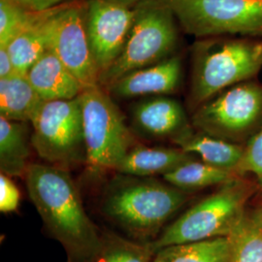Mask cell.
Wrapping results in <instances>:
<instances>
[{
  "label": "cell",
  "instance_id": "1",
  "mask_svg": "<svg viewBox=\"0 0 262 262\" xmlns=\"http://www.w3.org/2000/svg\"><path fill=\"white\" fill-rule=\"evenodd\" d=\"M26 179L33 205L49 233L64 248L68 259L92 262L101 232L86 215L68 171L51 164H30Z\"/></svg>",
  "mask_w": 262,
  "mask_h": 262
},
{
  "label": "cell",
  "instance_id": "2",
  "mask_svg": "<svg viewBox=\"0 0 262 262\" xmlns=\"http://www.w3.org/2000/svg\"><path fill=\"white\" fill-rule=\"evenodd\" d=\"M187 194L166 182L124 175L107 187L102 211L134 240L150 243L185 204Z\"/></svg>",
  "mask_w": 262,
  "mask_h": 262
},
{
  "label": "cell",
  "instance_id": "3",
  "mask_svg": "<svg viewBox=\"0 0 262 262\" xmlns=\"http://www.w3.org/2000/svg\"><path fill=\"white\" fill-rule=\"evenodd\" d=\"M191 56L189 101L197 108L226 89L258 75L262 69V39L202 38L193 44Z\"/></svg>",
  "mask_w": 262,
  "mask_h": 262
},
{
  "label": "cell",
  "instance_id": "4",
  "mask_svg": "<svg viewBox=\"0 0 262 262\" xmlns=\"http://www.w3.org/2000/svg\"><path fill=\"white\" fill-rule=\"evenodd\" d=\"M253 192V184L239 177L222 185L165 227L150 242L152 251L156 253L172 245L229 237L243 221Z\"/></svg>",
  "mask_w": 262,
  "mask_h": 262
},
{
  "label": "cell",
  "instance_id": "5",
  "mask_svg": "<svg viewBox=\"0 0 262 262\" xmlns=\"http://www.w3.org/2000/svg\"><path fill=\"white\" fill-rule=\"evenodd\" d=\"M179 27L174 13L162 0L139 4L122 53L100 76L99 85L108 88L122 76L176 55L180 40Z\"/></svg>",
  "mask_w": 262,
  "mask_h": 262
},
{
  "label": "cell",
  "instance_id": "6",
  "mask_svg": "<svg viewBox=\"0 0 262 262\" xmlns=\"http://www.w3.org/2000/svg\"><path fill=\"white\" fill-rule=\"evenodd\" d=\"M84 125L85 163L91 168L117 170L136 145L124 117L99 84L84 89L79 95Z\"/></svg>",
  "mask_w": 262,
  "mask_h": 262
},
{
  "label": "cell",
  "instance_id": "7",
  "mask_svg": "<svg viewBox=\"0 0 262 262\" xmlns=\"http://www.w3.org/2000/svg\"><path fill=\"white\" fill-rule=\"evenodd\" d=\"M180 28L197 39H262V0H162Z\"/></svg>",
  "mask_w": 262,
  "mask_h": 262
},
{
  "label": "cell",
  "instance_id": "8",
  "mask_svg": "<svg viewBox=\"0 0 262 262\" xmlns=\"http://www.w3.org/2000/svg\"><path fill=\"white\" fill-rule=\"evenodd\" d=\"M31 145L49 164L66 169L86 161L82 105L79 96L48 101L31 122Z\"/></svg>",
  "mask_w": 262,
  "mask_h": 262
},
{
  "label": "cell",
  "instance_id": "9",
  "mask_svg": "<svg viewBox=\"0 0 262 262\" xmlns=\"http://www.w3.org/2000/svg\"><path fill=\"white\" fill-rule=\"evenodd\" d=\"M191 122L221 139L242 138L262 122V84L250 80L226 89L197 107Z\"/></svg>",
  "mask_w": 262,
  "mask_h": 262
},
{
  "label": "cell",
  "instance_id": "10",
  "mask_svg": "<svg viewBox=\"0 0 262 262\" xmlns=\"http://www.w3.org/2000/svg\"><path fill=\"white\" fill-rule=\"evenodd\" d=\"M50 49L84 89L99 84L85 28V4L72 1L56 10L50 20Z\"/></svg>",
  "mask_w": 262,
  "mask_h": 262
},
{
  "label": "cell",
  "instance_id": "11",
  "mask_svg": "<svg viewBox=\"0 0 262 262\" xmlns=\"http://www.w3.org/2000/svg\"><path fill=\"white\" fill-rule=\"evenodd\" d=\"M138 5L128 6L107 0H89L85 3L86 33L100 76L121 55L137 16Z\"/></svg>",
  "mask_w": 262,
  "mask_h": 262
},
{
  "label": "cell",
  "instance_id": "12",
  "mask_svg": "<svg viewBox=\"0 0 262 262\" xmlns=\"http://www.w3.org/2000/svg\"><path fill=\"white\" fill-rule=\"evenodd\" d=\"M182 73L183 60L176 54L159 63L122 76L107 89L119 98L173 94L180 86Z\"/></svg>",
  "mask_w": 262,
  "mask_h": 262
},
{
  "label": "cell",
  "instance_id": "13",
  "mask_svg": "<svg viewBox=\"0 0 262 262\" xmlns=\"http://www.w3.org/2000/svg\"><path fill=\"white\" fill-rule=\"evenodd\" d=\"M135 125L151 137H171L172 140L190 128L180 102L166 96L141 101L133 108Z\"/></svg>",
  "mask_w": 262,
  "mask_h": 262
},
{
  "label": "cell",
  "instance_id": "14",
  "mask_svg": "<svg viewBox=\"0 0 262 262\" xmlns=\"http://www.w3.org/2000/svg\"><path fill=\"white\" fill-rule=\"evenodd\" d=\"M27 77L44 102L74 99L84 91L51 49L29 69Z\"/></svg>",
  "mask_w": 262,
  "mask_h": 262
},
{
  "label": "cell",
  "instance_id": "15",
  "mask_svg": "<svg viewBox=\"0 0 262 262\" xmlns=\"http://www.w3.org/2000/svg\"><path fill=\"white\" fill-rule=\"evenodd\" d=\"M194 159L193 155L181 148H152L137 145L124 157L116 171L134 177L150 178L156 175L163 177L180 165Z\"/></svg>",
  "mask_w": 262,
  "mask_h": 262
},
{
  "label": "cell",
  "instance_id": "16",
  "mask_svg": "<svg viewBox=\"0 0 262 262\" xmlns=\"http://www.w3.org/2000/svg\"><path fill=\"white\" fill-rule=\"evenodd\" d=\"M173 142L182 150L199 157L207 164L234 173L242 160L245 149L234 142L201 131L193 132L191 128L174 138Z\"/></svg>",
  "mask_w": 262,
  "mask_h": 262
},
{
  "label": "cell",
  "instance_id": "17",
  "mask_svg": "<svg viewBox=\"0 0 262 262\" xmlns=\"http://www.w3.org/2000/svg\"><path fill=\"white\" fill-rule=\"evenodd\" d=\"M43 104L27 75L15 73L0 79V117L14 122H32Z\"/></svg>",
  "mask_w": 262,
  "mask_h": 262
},
{
  "label": "cell",
  "instance_id": "18",
  "mask_svg": "<svg viewBox=\"0 0 262 262\" xmlns=\"http://www.w3.org/2000/svg\"><path fill=\"white\" fill-rule=\"evenodd\" d=\"M57 8L49 11L42 19L23 30L6 46L16 73L27 75L29 69L50 49V20Z\"/></svg>",
  "mask_w": 262,
  "mask_h": 262
},
{
  "label": "cell",
  "instance_id": "19",
  "mask_svg": "<svg viewBox=\"0 0 262 262\" xmlns=\"http://www.w3.org/2000/svg\"><path fill=\"white\" fill-rule=\"evenodd\" d=\"M27 123L0 117V170L9 177L26 176L29 167Z\"/></svg>",
  "mask_w": 262,
  "mask_h": 262
},
{
  "label": "cell",
  "instance_id": "20",
  "mask_svg": "<svg viewBox=\"0 0 262 262\" xmlns=\"http://www.w3.org/2000/svg\"><path fill=\"white\" fill-rule=\"evenodd\" d=\"M228 237L214 238L162 248L155 253L152 262H229Z\"/></svg>",
  "mask_w": 262,
  "mask_h": 262
},
{
  "label": "cell",
  "instance_id": "21",
  "mask_svg": "<svg viewBox=\"0 0 262 262\" xmlns=\"http://www.w3.org/2000/svg\"><path fill=\"white\" fill-rule=\"evenodd\" d=\"M238 177L239 175L234 172L194 159L165 174L163 180L171 186L188 192L211 186H222Z\"/></svg>",
  "mask_w": 262,
  "mask_h": 262
},
{
  "label": "cell",
  "instance_id": "22",
  "mask_svg": "<svg viewBox=\"0 0 262 262\" xmlns=\"http://www.w3.org/2000/svg\"><path fill=\"white\" fill-rule=\"evenodd\" d=\"M154 256L150 243L105 231L101 232L100 244L92 262H152Z\"/></svg>",
  "mask_w": 262,
  "mask_h": 262
},
{
  "label": "cell",
  "instance_id": "23",
  "mask_svg": "<svg viewBox=\"0 0 262 262\" xmlns=\"http://www.w3.org/2000/svg\"><path fill=\"white\" fill-rule=\"evenodd\" d=\"M229 262H262V225L246 215L229 237Z\"/></svg>",
  "mask_w": 262,
  "mask_h": 262
},
{
  "label": "cell",
  "instance_id": "24",
  "mask_svg": "<svg viewBox=\"0 0 262 262\" xmlns=\"http://www.w3.org/2000/svg\"><path fill=\"white\" fill-rule=\"evenodd\" d=\"M48 12H31L7 0H0V47H6L23 30L42 19Z\"/></svg>",
  "mask_w": 262,
  "mask_h": 262
},
{
  "label": "cell",
  "instance_id": "25",
  "mask_svg": "<svg viewBox=\"0 0 262 262\" xmlns=\"http://www.w3.org/2000/svg\"><path fill=\"white\" fill-rule=\"evenodd\" d=\"M236 173L239 176L246 173L253 174L262 187V127L245 147L243 158Z\"/></svg>",
  "mask_w": 262,
  "mask_h": 262
},
{
  "label": "cell",
  "instance_id": "26",
  "mask_svg": "<svg viewBox=\"0 0 262 262\" xmlns=\"http://www.w3.org/2000/svg\"><path fill=\"white\" fill-rule=\"evenodd\" d=\"M19 189L9 176L1 173L0 175V211L1 213H11L18 209L19 204Z\"/></svg>",
  "mask_w": 262,
  "mask_h": 262
},
{
  "label": "cell",
  "instance_id": "27",
  "mask_svg": "<svg viewBox=\"0 0 262 262\" xmlns=\"http://www.w3.org/2000/svg\"><path fill=\"white\" fill-rule=\"evenodd\" d=\"M20 8L31 12H47L59 6L66 5L73 0H7Z\"/></svg>",
  "mask_w": 262,
  "mask_h": 262
},
{
  "label": "cell",
  "instance_id": "28",
  "mask_svg": "<svg viewBox=\"0 0 262 262\" xmlns=\"http://www.w3.org/2000/svg\"><path fill=\"white\" fill-rule=\"evenodd\" d=\"M15 73V67L10 56L8 49L0 47V79L7 78Z\"/></svg>",
  "mask_w": 262,
  "mask_h": 262
},
{
  "label": "cell",
  "instance_id": "29",
  "mask_svg": "<svg viewBox=\"0 0 262 262\" xmlns=\"http://www.w3.org/2000/svg\"><path fill=\"white\" fill-rule=\"evenodd\" d=\"M107 1L116 2V3H120V4H123V5H128V6H136L138 4L150 1V0H107Z\"/></svg>",
  "mask_w": 262,
  "mask_h": 262
},
{
  "label": "cell",
  "instance_id": "30",
  "mask_svg": "<svg viewBox=\"0 0 262 262\" xmlns=\"http://www.w3.org/2000/svg\"><path fill=\"white\" fill-rule=\"evenodd\" d=\"M255 217H256V220L258 221V223L262 225V209L255 215Z\"/></svg>",
  "mask_w": 262,
  "mask_h": 262
},
{
  "label": "cell",
  "instance_id": "31",
  "mask_svg": "<svg viewBox=\"0 0 262 262\" xmlns=\"http://www.w3.org/2000/svg\"><path fill=\"white\" fill-rule=\"evenodd\" d=\"M67 262H80V261H74V260H70V259H68Z\"/></svg>",
  "mask_w": 262,
  "mask_h": 262
}]
</instances>
